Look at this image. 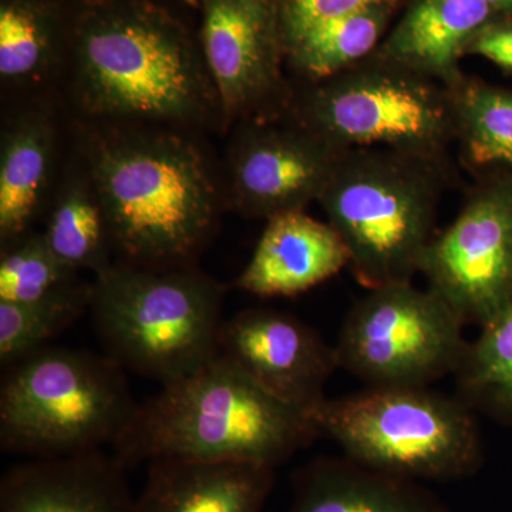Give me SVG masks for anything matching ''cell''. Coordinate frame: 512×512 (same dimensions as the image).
Here are the masks:
<instances>
[{
	"label": "cell",
	"instance_id": "15",
	"mask_svg": "<svg viewBox=\"0 0 512 512\" xmlns=\"http://www.w3.org/2000/svg\"><path fill=\"white\" fill-rule=\"evenodd\" d=\"M348 265V249L329 222L315 220L305 211L288 212L268 220L235 286L264 298L295 296Z\"/></svg>",
	"mask_w": 512,
	"mask_h": 512
},
{
	"label": "cell",
	"instance_id": "22",
	"mask_svg": "<svg viewBox=\"0 0 512 512\" xmlns=\"http://www.w3.org/2000/svg\"><path fill=\"white\" fill-rule=\"evenodd\" d=\"M456 140L468 164L512 173V92L464 76L451 89Z\"/></svg>",
	"mask_w": 512,
	"mask_h": 512
},
{
	"label": "cell",
	"instance_id": "28",
	"mask_svg": "<svg viewBox=\"0 0 512 512\" xmlns=\"http://www.w3.org/2000/svg\"><path fill=\"white\" fill-rule=\"evenodd\" d=\"M466 56L484 57L512 73V18L498 16L478 30L468 43Z\"/></svg>",
	"mask_w": 512,
	"mask_h": 512
},
{
	"label": "cell",
	"instance_id": "16",
	"mask_svg": "<svg viewBox=\"0 0 512 512\" xmlns=\"http://www.w3.org/2000/svg\"><path fill=\"white\" fill-rule=\"evenodd\" d=\"M275 468L238 461H151L137 512H264Z\"/></svg>",
	"mask_w": 512,
	"mask_h": 512
},
{
	"label": "cell",
	"instance_id": "17",
	"mask_svg": "<svg viewBox=\"0 0 512 512\" xmlns=\"http://www.w3.org/2000/svg\"><path fill=\"white\" fill-rule=\"evenodd\" d=\"M495 18L484 0H410L375 53L453 89L468 43Z\"/></svg>",
	"mask_w": 512,
	"mask_h": 512
},
{
	"label": "cell",
	"instance_id": "4",
	"mask_svg": "<svg viewBox=\"0 0 512 512\" xmlns=\"http://www.w3.org/2000/svg\"><path fill=\"white\" fill-rule=\"evenodd\" d=\"M73 79L87 114L117 123L191 124L220 106L207 64L183 33L138 10L84 26Z\"/></svg>",
	"mask_w": 512,
	"mask_h": 512
},
{
	"label": "cell",
	"instance_id": "13",
	"mask_svg": "<svg viewBox=\"0 0 512 512\" xmlns=\"http://www.w3.org/2000/svg\"><path fill=\"white\" fill-rule=\"evenodd\" d=\"M202 47L228 120L262 109L281 93L285 52L276 13L238 0H205Z\"/></svg>",
	"mask_w": 512,
	"mask_h": 512
},
{
	"label": "cell",
	"instance_id": "10",
	"mask_svg": "<svg viewBox=\"0 0 512 512\" xmlns=\"http://www.w3.org/2000/svg\"><path fill=\"white\" fill-rule=\"evenodd\" d=\"M420 274L466 323L483 326L512 302V173L484 177L456 220L434 235Z\"/></svg>",
	"mask_w": 512,
	"mask_h": 512
},
{
	"label": "cell",
	"instance_id": "27",
	"mask_svg": "<svg viewBox=\"0 0 512 512\" xmlns=\"http://www.w3.org/2000/svg\"><path fill=\"white\" fill-rule=\"evenodd\" d=\"M402 0H276V20L284 52L316 26L380 3L400 5Z\"/></svg>",
	"mask_w": 512,
	"mask_h": 512
},
{
	"label": "cell",
	"instance_id": "11",
	"mask_svg": "<svg viewBox=\"0 0 512 512\" xmlns=\"http://www.w3.org/2000/svg\"><path fill=\"white\" fill-rule=\"evenodd\" d=\"M343 153L293 119L252 123L229 157V204L266 221L305 211L319 200Z\"/></svg>",
	"mask_w": 512,
	"mask_h": 512
},
{
	"label": "cell",
	"instance_id": "1",
	"mask_svg": "<svg viewBox=\"0 0 512 512\" xmlns=\"http://www.w3.org/2000/svg\"><path fill=\"white\" fill-rule=\"evenodd\" d=\"M86 170L119 261L190 266L218 227L222 197L207 157L168 128H121L94 137Z\"/></svg>",
	"mask_w": 512,
	"mask_h": 512
},
{
	"label": "cell",
	"instance_id": "19",
	"mask_svg": "<svg viewBox=\"0 0 512 512\" xmlns=\"http://www.w3.org/2000/svg\"><path fill=\"white\" fill-rule=\"evenodd\" d=\"M413 481L376 473L352 460H320L296 478L289 512H446Z\"/></svg>",
	"mask_w": 512,
	"mask_h": 512
},
{
	"label": "cell",
	"instance_id": "6",
	"mask_svg": "<svg viewBox=\"0 0 512 512\" xmlns=\"http://www.w3.org/2000/svg\"><path fill=\"white\" fill-rule=\"evenodd\" d=\"M138 404L113 357L46 346L6 367L0 446L30 458L113 448Z\"/></svg>",
	"mask_w": 512,
	"mask_h": 512
},
{
	"label": "cell",
	"instance_id": "2",
	"mask_svg": "<svg viewBox=\"0 0 512 512\" xmlns=\"http://www.w3.org/2000/svg\"><path fill=\"white\" fill-rule=\"evenodd\" d=\"M161 386L138 404L113 447L127 467L187 458L276 468L320 434L312 417L266 392L221 353Z\"/></svg>",
	"mask_w": 512,
	"mask_h": 512
},
{
	"label": "cell",
	"instance_id": "18",
	"mask_svg": "<svg viewBox=\"0 0 512 512\" xmlns=\"http://www.w3.org/2000/svg\"><path fill=\"white\" fill-rule=\"evenodd\" d=\"M56 131L43 111H28L6 127L0 148L2 247L33 232L50 183Z\"/></svg>",
	"mask_w": 512,
	"mask_h": 512
},
{
	"label": "cell",
	"instance_id": "23",
	"mask_svg": "<svg viewBox=\"0 0 512 512\" xmlns=\"http://www.w3.org/2000/svg\"><path fill=\"white\" fill-rule=\"evenodd\" d=\"M456 377L461 399L471 409L512 420V302L468 343Z\"/></svg>",
	"mask_w": 512,
	"mask_h": 512
},
{
	"label": "cell",
	"instance_id": "7",
	"mask_svg": "<svg viewBox=\"0 0 512 512\" xmlns=\"http://www.w3.org/2000/svg\"><path fill=\"white\" fill-rule=\"evenodd\" d=\"M312 420L353 463L413 483L470 476L481 460L471 407L429 387H370L326 399Z\"/></svg>",
	"mask_w": 512,
	"mask_h": 512
},
{
	"label": "cell",
	"instance_id": "25",
	"mask_svg": "<svg viewBox=\"0 0 512 512\" xmlns=\"http://www.w3.org/2000/svg\"><path fill=\"white\" fill-rule=\"evenodd\" d=\"M55 60L52 29L45 13L26 0L0 8V77L8 86H30L46 79Z\"/></svg>",
	"mask_w": 512,
	"mask_h": 512
},
{
	"label": "cell",
	"instance_id": "24",
	"mask_svg": "<svg viewBox=\"0 0 512 512\" xmlns=\"http://www.w3.org/2000/svg\"><path fill=\"white\" fill-rule=\"evenodd\" d=\"M80 272L60 261L42 232H30L2 247L0 302L37 303L89 295Z\"/></svg>",
	"mask_w": 512,
	"mask_h": 512
},
{
	"label": "cell",
	"instance_id": "31",
	"mask_svg": "<svg viewBox=\"0 0 512 512\" xmlns=\"http://www.w3.org/2000/svg\"><path fill=\"white\" fill-rule=\"evenodd\" d=\"M446 512H448V511H446Z\"/></svg>",
	"mask_w": 512,
	"mask_h": 512
},
{
	"label": "cell",
	"instance_id": "26",
	"mask_svg": "<svg viewBox=\"0 0 512 512\" xmlns=\"http://www.w3.org/2000/svg\"><path fill=\"white\" fill-rule=\"evenodd\" d=\"M92 292L76 298L37 303L0 302V363L19 360L49 346L52 339L70 328L87 309Z\"/></svg>",
	"mask_w": 512,
	"mask_h": 512
},
{
	"label": "cell",
	"instance_id": "12",
	"mask_svg": "<svg viewBox=\"0 0 512 512\" xmlns=\"http://www.w3.org/2000/svg\"><path fill=\"white\" fill-rule=\"evenodd\" d=\"M220 353L262 389L312 417L339 367L330 346L308 323L274 309L251 308L225 319Z\"/></svg>",
	"mask_w": 512,
	"mask_h": 512
},
{
	"label": "cell",
	"instance_id": "8",
	"mask_svg": "<svg viewBox=\"0 0 512 512\" xmlns=\"http://www.w3.org/2000/svg\"><path fill=\"white\" fill-rule=\"evenodd\" d=\"M293 120L340 151L389 148L448 161L456 140L451 89L376 53L309 83L295 101Z\"/></svg>",
	"mask_w": 512,
	"mask_h": 512
},
{
	"label": "cell",
	"instance_id": "9",
	"mask_svg": "<svg viewBox=\"0 0 512 512\" xmlns=\"http://www.w3.org/2000/svg\"><path fill=\"white\" fill-rule=\"evenodd\" d=\"M464 325L430 288L369 289L340 330L339 367L370 387H429L456 375L468 346Z\"/></svg>",
	"mask_w": 512,
	"mask_h": 512
},
{
	"label": "cell",
	"instance_id": "14",
	"mask_svg": "<svg viewBox=\"0 0 512 512\" xmlns=\"http://www.w3.org/2000/svg\"><path fill=\"white\" fill-rule=\"evenodd\" d=\"M126 468L104 450L30 458L0 481V512H137Z\"/></svg>",
	"mask_w": 512,
	"mask_h": 512
},
{
	"label": "cell",
	"instance_id": "29",
	"mask_svg": "<svg viewBox=\"0 0 512 512\" xmlns=\"http://www.w3.org/2000/svg\"><path fill=\"white\" fill-rule=\"evenodd\" d=\"M498 16L512 18V0H484Z\"/></svg>",
	"mask_w": 512,
	"mask_h": 512
},
{
	"label": "cell",
	"instance_id": "21",
	"mask_svg": "<svg viewBox=\"0 0 512 512\" xmlns=\"http://www.w3.org/2000/svg\"><path fill=\"white\" fill-rule=\"evenodd\" d=\"M399 5L380 3L316 26L286 47L289 64L309 83L329 79L379 49Z\"/></svg>",
	"mask_w": 512,
	"mask_h": 512
},
{
	"label": "cell",
	"instance_id": "3",
	"mask_svg": "<svg viewBox=\"0 0 512 512\" xmlns=\"http://www.w3.org/2000/svg\"><path fill=\"white\" fill-rule=\"evenodd\" d=\"M448 180V161L389 148L340 156L318 202L348 249L360 285L409 284L420 274Z\"/></svg>",
	"mask_w": 512,
	"mask_h": 512
},
{
	"label": "cell",
	"instance_id": "5",
	"mask_svg": "<svg viewBox=\"0 0 512 512\" xmlns=\"http://www.w3.org/2000/svg\"><path fill=\"white\" fill-rule=\"evenodd\" d=\"M224 298V286L194 265L116 261L94 278L90 311L107 355L165 384L220 355Z\"/></svg>",
	"mask_w": 512,
	"mask_h": 512
},
{
	"label": "cell",
	"instance_id": "30",
	"mask_svg": "<svg viewBox=\"0 0 512 512\" xmlns=\"http://www.w3.org/2000/svg\"><path fill=\"white\" fill-rule=\"evenodd\" d=\"M249 8L264 10V12L276 13V0H238Z\"/></svg>",
	"mask_w": 512,
	"mask_h": 512
},
{
	"label": "cell",
	"instance_id": "20",
	"mask_svg": "<svg viewBox=\"0 0 512 512\" xmlns=\"http://www.w3.org/2000/svg\"><path fill=\"white\" fill-rule=\"evenodd\" d=\"M42 234L57 258L76 271L97 275L113 264L109 222L87 170L70 175L62 185Z\"/></svg>",
	"mask_w": 512,
	"mask_h": 512
}]
</instances>
